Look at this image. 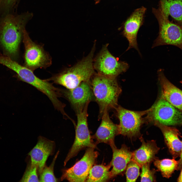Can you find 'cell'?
Wrapping results in <instances>:
<instances>
[{
  "label": "cell",
  "instance_id": "1",
  "mask_svg": "<svg viewBox=\"0 0 182 182\" xmlns=\"http://www.w3.org/2000/svg\"><path fill=\"white\" fill-rule=\"evenodd\" d=\"M30 14L17 15L14 13L0 18V48L3 54L15 60L26 22Z\"/></svg>",
  "mask_w": 182,
  "mask_h": 182
},
{
  "label": "cell",
  "instance_id": "2",
  "mask_svg": "<svg viewBox=\"0 0 182 182\" xmlns=\"http://www.w3.org/2000/svg\"><path fill=\"white\" fill-rule=\"evenodd\" d=\"M91 88L99 107L100 116L106 110L115 108L121 89L116 78L105 76L98 73L92 77Z\"/></svg>",
  "mask_w": 182,
  "mask_h": 182
},
{
  "label": "cell",
  "instance_id": "3",
  "mask_svg": "<svg viewBox=\"0 0 182 182\" xmlns=\"http://www.w3.org/2000/svg\"><path fill=\"white\" fill-rule=\"evenodd\" d=\"M95 44L84 58L71 67L47 80L52 81L68 89L76 87L83 82H90V79L94 74L93 57Z\"/></svg>",
  "mask_w": 182,
  "mask_h": 182
},
{
  "label": "cell",
  "instance_id": "4",
  "mask_svg": "<svg viewBox=\"0 0 182 182\" xmlns=\"http://www.w3.org/2000/svg\"><path fill=\"white\" fill-rule=\"evenodd\" d=\"M5 65L17 74V77L20 80L32 85L46 95L56 109L59 110L63 107V103L58 99L61 96L60 89L55 87L47 79L39 78L34 75L33 71L11 59H8Z\"/></svg>",
  "mask_w": 182,
  "mask_h": 182
},
{
  "label": "cell",
  "instance_id": "5",
  "mask_svg": "<svg viewBox=\"0 0 182 182\" xmlns=\"http://www.w3.org/2000/svg\"><path fill=\"white\" fill-rule=\"evenodd\" d=\"M152 11L159 26V35L152 47L171 45L182 50V27L170 21L159 8L157 9L153 8Z\"/></svg>",
  "mask_w": 182,
  "mask_h": 182
},
{
  "label": "cell",
  "instance_id": "6",
  "mask_svg": "<svg viewBox=\"0 0 182 182\" xmlns=\"http://www.w3.org/2000/svg\"><path fill=\"white\" fill-rule=\"evenodd\" d=\"M90 102L87 103L82 109L76 111L77 123L75 139L64 161V166L70 159L76 156L81 150L86 147H96V145L93 143L91 140L88 126L87 110Z\"/></svg>",
  "mask_w": 182,
  "mask_h": 182
},
{
  "label": "cell",
  "instance_id": "7",
  "mask_svg": "<svg viewBox=\"0 0 182 182\" xmlns=\"http://www.w3.org/2000/svg\"><path fill=\"white\" fill-rule=\"evenodd\" d=\"M147 118L168 126L182 125V111L178 109L162 96L151 108Z\"/></svg>",
  "mask_w": 182,
  "mask_h": 182
},
{
  "label": "cell",
  "instance_id": "8",
  "mask_svg": "<svg viewBox=\"0 0 182 182\" xmlns=\"http://www.w3.org/2000/svg\"><path fill=\"white\" fill-rule=\"evenodd\" d=\"M115 109L119 121L118 134L132 138L139 135L141 127L144 121L143 116L151 108L144 111H135L118 105Z\"/></svg>",
  "mask_w": 182,
  "mask_h": 182
},
{
  "label": "cell",
  "instance_id": "9",
  "mask_svg": "<svg viewBox=\"0 0 182 182\" xmlns=\"http://www.w3.org/2000/svg\"><path fill=\"white\" fill-rule=\"evenodd\" d=\"M95 148H87L82 158L71 167L63 170L60 180L69 182L86 181L98 155Z\"/></svg>",
  "mask_w": 182,
  "mask_h": 182
},
{
  "label": "cell",
  "instance_id": "10",
  "mask_svg": "<svg viewBox=\"0 0 182 182\" xmlns=\"http://www.w3.org/2000/svg\"><path fill=\"white\" fill-rule=\"evenodd\" d=\"M108 44L104 46L95 59L94 66L98 74L111 78H116L129 68L127 63L119 61L109 51Z\"/></svg>",
  "mask_w": 182,
  "mask_h": 182
},
{
  "label": "cell",
  "instance_id": "11",
  "mask_svg": "<svg viewBox=\"0 0 182 182\" xmlns=\"http://www.w3.org/2000/svg\"><path fill=\"white\" fill-rule=\"evenodd\" d=\"M25 48V66L33 71L38 68H46L51 65V59L42 47L33 42L25 30L23 37Z\"/></svg>",
  "mask_w": 182,
  "mask_h": 182
},
{
  "label": "cell",
  "instance_id": "12",
  "mask_svg": "<svg viewBox=\"0 0 182 182\" xmlns=\"http://www.w3.org/2000/svg\"><path fill=\"white\" fill-rule=\"evenodd\" d=\"M55 147L54 141L41 136L38 138L36 145L29 153L31 163L37 168L40 174L45 165L48 157L54 153Z\"/></svg>",
  "mask_w": 182,
  "mask_h": 182
},
{
  "label": "cell",
  "instance_id": "13",
  "mask_svg": "<svg viewBox=\"0 0 182 182\" xmlns=\"http://www.w3.org/2000/svg\"><path fill=\"white\" fill-rule=\"evenodd\" d=\"M146 9L142 7L135 10L125 22L123 34L129 42L126 51L134 48L139 53V51L137 42V35L139 30L143 24L144 15Z\"/></svg>",
  "mask_w": 182,
  "mask_h": 182
},
{
  "label": "cell",
  "instance_id": "14",
  "mask_svg": "<svg viewBox=\"0 0 182 182\" xmlns=\"http://www.w3.org/2000/svg\"><path fill=\"white\" fill-rule=\"evenodd\" d=\"M90 84V82L83 81L73 89H61V95L66 98L76 111L82 110L86 103L91 101L93 98Z\"/></svg>",
  "mask_w": 182,
  "mask_h": 182
},
{
  "label": "cell",
  "instance_id": "15",
  "mask_svg": "<svg viewBox=\"0 0 182 182\" xmlns=\"http://www.w3.org/2000/svg\"><path fill=\"white\" fill-rule=\"evenodd\" d=\"M164 72L163 69L158 71V79L162 89L161 96L182 111V90L171 82L166 77Z\"/></svg>",
  "mask_w": 182,
  "mask_h": 182
},
{
  "label": "cell",
  "instance_id": "16",
  "mask_svg": "<svg viewBox=\"0 0 182 182\" xmlns=\"http://www.w3.org/2000/svg\"><path fill=\"white\" fill-rule=\"evenodd\" d=\"M101 124L94 136L97 144L104 143L109 145L114 143V138L118 134V125L112 121L108 110L104 111L101 116Z\"/></svg>",
  "mask_w": 182,
  "mask_h": 182
},
{
  "label": "cell",
  "instance_id": "17",
  "mask_svg": "<svg viewBox=\"0 0 182 182\" xmlns=\"http://www.w3.org/2000/svg\"><path fill=\"white\" fill-rule=\"evenodd\" d=\"M154 125L158 127L163 134L165 142L173 158L175 159L179 157L182 149V142L179 137H182L176 128L166 125L156 121Z\"/></svg>",
  "mask_w": 182,
  "mask_h": 182
},
{
  "label": "cell",
  "instance_id": "18",
  "mask_svg": "<svg viewBox=\"0 0 182 182\" xmlns=\"http://www.w3.org/2000/svg\"><path fill=\"white\" fill-rule=\"evenodd\" d=\"M110 146L113 152L112 158L110 163L112 167L110 171L111 178L124 171L132 159L133 153L124 144L120 149L117 148L115 143Z\"/></svg>",
  "mask_w": 182,
  "mask_h": 182
},
{
  "label": "cell",
  "instance_id": "19",
  "mask_svg": "<svg viewBox=\"0 0 182 182\" xmlns=\"http://www.w3.org/2000/svg\"><path fill=\"white\" fill-rule=\"evenodd\" d=\"M140 139L142 145L140 147L133 153L132 160L137 163L140 167L145 164L150 163L155 160V155L160 148L157 146L154 140L145 142L143 139Z\"/></svg>",
  "mask_w": 182,
  "mask_h": 182
},
{
  "label": "cell",
  "instance_id": "20",
  "mask_svg": "<svg viewBox=\"0 0 182 182\" xmlns=\"http://www.w3.org/2000/svg\"><path fill=\"white\" fill-rule=\"evenodd\" d=\"M159 8L166 16L170 15L182 27V0H160Z\"/></svg>",
  "mask_w": 182,
  "mask_h": 182
},
{
  "label": "cell",
  "instance_id": "21",
  "mask_svg": "<svg viewBox=\"0 0 182 182\" xmlns=\"http://www.w3.org/2000/svg\"><path fill=\"white\" fill-rule=\"evenodd\" d=\"M110 163L95 165L90 169L86 182H105L111 178Z\"/></svg>",
  "mask_w": 182,
  "mask_h": 182
},
{
  "label": "cell",
  "instance_id": "22",
  "mask_svg": "<svg viewBox=\"0 0 182 182\" xmlns=\"http://www.w3.org/2000/svg\"><path fill=\"white\" fill-rule=\"evenodd\" d=\"M154 163L157 170L161 172L162 176L169 178L171 176L175 171L177 170L178 162L173 158L161 160L156 159Z\"/></svg>",
  "mask_w": 182,
  "mask_h": 182
},
{
  "label": "cell",
  "instance_id": "23",
  "mask_svg": "<svg viewBox=\"0 0 182 182\" xmlns=\"http://www.w3.org/2000/svg\"><path fill=\"white\" fill-rule=\"evenodd\" d=\"M58 151L54 156L51 164L49 167L45 165L40 174L39 181L57 182L58 181L54 174V168L55 163L59 154Z\"/></svg>",
  "mask_w": 182,
  "mask_h": 182
},
{
  "label": "cell",
  "instance_id": "24",
  "mask_svg": "<svg viewBox=\"0 0 182 182\" xmlns=\"http://www.w3.org/2000/svg\"><path fill=\"white\" fill-rule=\"evenodd\" d=\"M140 166L131 160L126 168V176L127 182H135L140 175Z\"/></svg>",
  "mask_w": 182,
  "mask_h": 182
},
{
  "label": "cell",
  "instance_id": "25",
  "mask_svg": "<svg viewBox=\"0 0 182 182\" xmlns=\"http://www.w3.org/2000/svg\"><path fill=\"white\" fill-rule=\"evenodd\" d=\"M38 168L31 163L28 166L20 181H39L37 175Z\"/></svg>",
  "mask_w": 182,
  "mask_h": 182
},
{
  "label": "cell",
  "instance_id": "26",
  "mask_svg": "<svg viewBox=\"0 0 182 182\" xmlns=\"http://www.w3.org/2000/svg\"><path fill=\"white\" fill-rule=\"evenodd\" d=\"M19 0H0V18L14 12Z\"/></svg>",
  "mask_w": 182,
  "mask_h": 182
},
{
  "label": "cell",
  "instance_id": "27",
  "mask_svg": "<svg viewBox=\"0 0 182 182\" xmlns=\"http://www.w3.org/2000/svg\"><path fill=\"white\" fill-rule=\"evenodd\" d=\"M150 163H147L142 165V172L140 175L141 182H153L155 180L154 174L156 170L154 169L151 170Z\"/></svg>",
  "mask_w": 182,
  "mask_h": 182
},
{
  "label": "cell",
  "instance_id": "28",
  "mask_svg": "<svg viewBox=\"0 0 182 182\" xmlns=\"http://www.w3.org/2000/svg\"><path fill=\"white\" fill-rule=\"evenodd\" d=\"M179 157H180V158L179 160L178 161V164L176 170L177 171L180 170L182 169V149L181 153Z\"/></svg>",
  "mask_w": 182,
  "mask_h": 182
},
{
  "label": "cell",
  "instance_id": "29",
  "mask_svg": "<svg viewBox=\"0 0 182 182\" xmlns=\"http://www.w3.org/2000/svg\"><path fill=\"white\" fill-rule=\"evenodd\" d=\"M180 170V172L177 179L178 182H182V169Z\"/></svg>",
  "mask_w": 182,
  "mask_h": 182
},
{
  "label": "cell",
  "instance_id": "30",
  "mask_svg": "<svg viewBox=\"0 0 182 182\" xmlns=\"http://www.w3.org/2000/svg\"><path fill=\"white\" fill-rule=\"evenodd\" d=\"M101 0H95V3L97 4Z\"/></svg>",
  "mask_w": 182,
  "mask_h": 182
},
{
  "label": "cell",
  "instance_id": "31",
  "mask_svg": "<svg viewBox=\"0 0 182 182\" xmlns=\"http://www.w3.org/2000/svg\"><path fill=\"white\" fill-rule=\"evenodd\" d=\"M180 82L182 84V80L180 81Z\"/></svg>",
  "mask_w": 182,
  "mask_h": 182
}]
</instances>
